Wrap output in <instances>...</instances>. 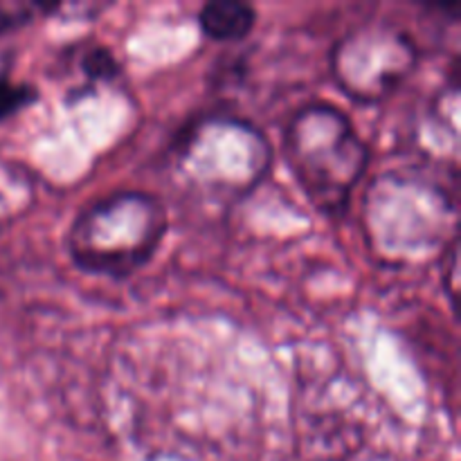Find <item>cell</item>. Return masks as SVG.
<instances>
[{"label":"cell","instance_id":"obj_1","mask_svg":"<svg viewBox=\"0 0 461 461\" xmlns=\"http://www.w3.org/2000/svg\"><path fill=\"white\" fill-rule=\"evenodd\" d=\"M282 153L311 205L340 219L372 160L349 115L327 102L302 106L282 135Z\"/></svg>","mask_w":461,"mask_h":461},{"label":"cell","instance_id":"obj_2","mask_svg":"<svg viewBox=\"0 0 461 461\" xmlns=\"http://www.w3.org/2000/svg\"><path fill=\"white\" fill-rule=\"evenodd\" d=\"M169 232L165 203L147 192H115L72 221L66 250L81 273L126 279L156 257Z\"/></svg>","mask_w":461,"mask_h":461},{"label":"cell","instance_id":"obj_3","mask_svg":"<svg viewBox=\"0 0 461 461\" xmlns=\"http://www.w3.org/2000/svg\"><path fill=\"white\" fill-rule=\"evenodd\" d=\"M367 243L396 264L428 261L457 241L455 203L432 180L385 174L369 185L363 203Z\"/></svg>","mask_w":461,"mask_h":461},{"label":"cell","instance_id":"obj_4","mask_svg":"<svg viewBox=\"0 0 461 461\" xmlns=\"http://www.w3.org/2000/svg\"><path fill=\"white\" fill-rule=\"evenodd\" d=\"M273 147L257 126L232 115L194 120L174 144V167L194 192L239 201L268 176Z\"/></svg>","mask_w":461,"mask_h":461},{"label":"cell","instance_id":"obj_5","mask_svg":"<svg viewBox=\"0 0 461 461\" xmlns=\"http://www.w3.org/2000/svg\"><path fill=\"white\" fill-rule=\"evenodd\" d=\"M417 41L390 21H367L347 32L331 52V75L338 88L358 104L390 97L417 70Z\"/></svg>","mask_w":461,"mask_h":461},{"label":"cell","instance_id":"obj_6","mask_svg":"<svg viewBox=\"0 0 461 461\" xmlns=\"http://www.w3.org/2000/svg\"><path fill=\"white\" fill-rule=\"evenodd\" d=\"M201 32L219 43H234L243 41L257 25V9L239 0H214L203 5L198 14Z\"/></svg>","mask_w":461,"mask_h":461},{"label":"cell","instance_id":"obj_7","mask_svg":"<svg viewBox=\"0 0 461 461\" xmlns=\"http://www.w3.org/2000/svg\"><path fill=\"white\" fill-rule=\"evenodd\" d=\"M39 88L32 84H18L7 75H0V122L18 115L21 111L39 102Z\"/></svg>","mask_w":461,"mask_h":461},{"label":"cell","instance_id":"obj_8","mask_svg":"<svg viewBox=\"0 0 461 461\" xmlns=\"http://www.w3.org/2000/svg\"><path fill=\"white\" fill-rule=\"evenodd\" d=\"M57 5L45 3H0V36L30 25L36 18L54 16Z\"/></svg>","mask_w":461,"mask_h":461},{"label":"cell","instance_id":"obj_9","mask_svg":"<svg viewBox=\"0 0 461 461\" xmlns=\"http://www.w3.org/2000/svg\"><path fill=\"white\" fill-rule=\"evenodd\" d=\"M79 68L90 81H113L122 75L120 61L106 45H93V48L84 50L79 59Z\"/></svg>","mask_w":461,"mask_h":461},{"label":"cell","instance_id":"obj_10","mask_svg":"<svg viewBox=\"0 0 461 461\" xmlns=\"http://www.w3.org/2000/svg\"><path fill=\"white\" fill-rule=\"evenodd\" d=\"M70 9H72V5H59L57 3V7H54V16H66ZM104 9H106L104 5H84V7H79V12H81L79 18H84L86 12H93V16H97V14H102Z\"/></svg>","mask_w":461,"mask_h":461}]
</instances>
